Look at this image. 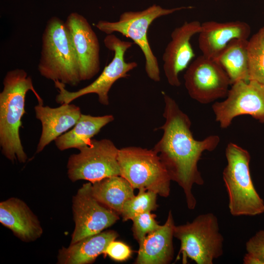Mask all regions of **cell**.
<instances>
[{
  "mask_svg": "<svg viewBox=\"0 0 264 264\" xmlns=\"http://www.w3.org/2000/svg\"><path fill=\"white\" fill-rule=\"evenodd\" d=\"M162 94L165 121L158 129L163 130V133L153 150L158 154L171 180L182 189L188 208L193 210L197 205L192 192L193 185L204 183L198 169V162L204 152H212L217 147L220 138L217 135H211L202 140L195 139L189 116L173 98L164 92Z\"/></svg>",
  "mask_w": 264,
  "mask_h": 264,
  "instance_id": "obj_1",
  "label": "cell"
},
{
  "mask_svg": "<svg viewBox=\"0 0 264 264\" xmlns=\"http://www.w3.org/2000/svg\"><path fill=\"white\" fill-rule=\"evenodd\" d=\"M0 93V146L1 153L9 160L25 163L27 155L20 137V128L25 110V96L31 90L38 104L43 100L35 89L32 80L22 69L8 71L3 81Z\"/></svg>",
  "mask_w": 264,
  "mask_h": 264,
  "instance_id": "obj_2",
  "label": "cell"
},
{
  "mask_svg": "<svg viewBox=\"0 0 264 264\" xmlns=\"http://www.w3.org/2000/svg\"><path fill=\"white\" fill-rule=\"evenodd\" d=\"M38 66L44 77L70 86L81 82L77 53L66 22L52 17L47 22L42 38Z\"/></svg>",
  "mask_w": 264,
  "mask_h": 264,
  "instance_id": "obj_3",
  "label": "cell"
},
{
  "mask_svg": "<svg viewBox=\"0 0 264 264\" xmlns=\"http://www.w3.org/2000/svg\"><path fill=\"white\" fill-rule=\"evenodd\" d=\"M225 153L227 164L222 178L230 214L233 216H254L264 213V201L257 192L250 175L249 153L230 142Z\"/></svg>",
  "mask_w": 264,
  "mask_h": 264,
  "instance_id": "obj_4",
  "label": "cell"
},
{
  "mask_svg": "<svg viewBox=\"0 0 264 264\" xmlns=\"http://www.w3.org/2000/svg\"><path fill=\"white\" fill-rule=\"evenodd\" d=\"M193 8L192 6H188L167 9L159 5L153 4L141 11L125 12L120 15L117 21L100 20L95 24V26L107 35L118 32L132 39L139 47L144 55L147 76L154 82H159L160 75L158 63L148 39L149 27L159 17Z\"/></svg>",
  "mask_w": 264,
  "mask_h": 264,
  "instance_id": "obj_5",
  "label": "cell"
},
{
  "mask_svg": "<svg viewBox=\"0 0 264 264\" xmlns=\"http://www.w3.org/2000/svg\"><path fill=\"white\" fill-rule=\"evenodd\" d=\"M118 161L120 176L134 189L144 188L164 198L169 196L171 177L153 149L122 148L119 149Z\"/></svg>",
  "mask_w": 264,
  "mask_h": 264,
  "instance_id": "obj_6",
  "label": "cell"
},
{
  "mask_svg": "<svg viewBox=\"0 0 264 264\" xmlns=\"http://www.w3.org/2000/svg\"><path fill=\"white\" fill-rule=\"evenodd\" d=\"M174 236L180 242L178 254L197 264H212L223 253L224 238L212 213L200 214L191 222L175 225Z\"/></svg>",
  "mask_w": 264,
  "mask_h": 264,
  "instance_id": "obj_7",
  "label": "cell"
},
{
  "mask_svg": "<svg viewBox=\"0 0 264 264\" xmlns=\"http://www.w3.org/2000/svg\"><path fill=\"white\" fill-rule=\"evenodd\" d=\"M103 42L106 48L114 53L111 61L95 81L76 91H68L65 84L59 81H54L59 91L55 98L57 103H70L84 95L94 93L98 95L100 104L109 105V92L113 84L119 79L128 77L129 72L136 68L138 64L135 62H127L125 59L126 51L132 46L133 43L123 41L113 34L107 35Z\"/></svg>",
  "mask_w": 264,
  "mask_h": 264,
  "instance_id": "obj_8",
  "label": "cell"
},
{
  "mask_svg": "<svg viewBox=\"0 0 264 264\" xmlns=\"http://www.w3.org/2000/svg\"><path fill=\"white\" fill-rule=\"evenodd\" d=\"M78 150L79 153L70 155L67 163V176L71 181L86 180L93 182L120 176L119 149L110 140L92 139Z\"/></svg>",
  "mask_w": 264,
  "mask_h": 264,
  "instance_id": "obj_9",
  "label": "cell"
},
{
  "mask_svg": "<svg viewBox=\"0 0 264 264\" xmlns=\"http://www.w3.org/2000/svg\"><path fill=\"white\" fill-rule=\"evenodd\" d=\"M226 97L212 106L221 129L227 128L234 118L242 115L264 123V85L253 80L239 81L231 85Z\"/></svg>",
  "mask_w": 264,
  "mask_h": 264,
  "instance_id": "obj_10",
  "label": "cell"
},
{
  "mask_svg": "<svg viewBox=\"0 0 264 264\" xmlns=\"http://www.w3.org/2000/svg\"><path fill=\"white\" fill-rule=\"evenodd\" d=\"M186 69L184 75L185 87L192 99L206 104L226 97L231 83L217 61L202 55Z\"/></svg>",
  "mask_w": 264,
  "mask_h": 264,
  "instance_id": "obj_11",
  "label": "cell"
},
{
  "mask_svg": "<svg viewBox=\"0 0 264 264\" xmlns=\"http://www.w3.org/2000/svg\"><path fill=\"white\" fill-rule=\"evenodd\" d=\"M72 209L75 227L70 243L99 233L119 219L118 214L94 197L90 182L83 184L73 196Z\"/></svg>",
  "mask_w": 264,
  "mask_h": 264,
  "instance_id": "obj_12",
  "label": "cell"
},
{
  "mask_svg": "<svg viewBox=\"0 0 264 264\" xmlns=\"http://www.w3.org/2000/svg\"><path fill=\"white\" fill-rule=\"evenodd\" d=\"M201 24L197 21L185 22L171 33V40L162 56L164 74L171 86H180L179 73L188 67L195 57L190 40L194 35L199 33Z\"/></svg>",
  "mask_w": 264,
  "mask_h": 264,
  "instance_id": "obj_13",
  "label": "cell"
},
{
  "mask_svg": "<svg viewBox=\"0 0 264 264\" xmlns=\"http://www.w3.org/2000/svg\"><path fill=\"white\" fill-rule=\"evenodd\" d=\"M77 53L81 81L89 80L100 71V46L97 35L88 20L71 13L66 21Z\"/></svg>",
  "mask_w": 264,
  "mask_h": 264,
  "instance_id": "obj_14",
  "label": "cell"
},
{
  "mask_svg": "<svg viewBox=\"0 0 264 264\" xmlns=\"http://www.w3.org/2000/svg\"><path fill=\"white\" fill-rule=\"evenodd\" d=\"M250 25L243 21H206L201 24L198 47L204 57L215 60L228 43L236 39H248Z\"/></svg>",
  "mask_w": 264,
  "mask_h": 264,
  "instance_id": "obj_15",
  "label": "cell"
},
{
  "mask_svg": "<svg viewBox=\"0 0 264 264\" xmlns=\"http://www.w3.org/2000/svg\"><path fill=\"white\" fill-rule=\"evenodd\" d=\"M34 110L36 118L42 124L37 153L41 152L51 142L73 127L82 114L78 106L70 103L62 104L57 108L38 104Z\"/></svg>",
  "mask_w": 264,
  "mask_h": 264,
  "instance_id": "obj_16",
  "label": "cell"
},
{
  "mask_svg": "<svg viewBox=\"0 0 264 264\" xmlns=\"http://www.w3.org/2000/svg\"><path fill=\"white\" fill-rule=\"evenodd\" d=\"M0 222L26 242L35 241L43 232L36 216L23 201L16 198L0 202Z\"/></svg>",
  "mask_w": 264,
  "mask_h": 264,
  "instance_id": "obj_17",
  "label": "cell"
},
{
  "mask_svg": "<svg viewBox=\"0 0 264 264\" xmlns=\"http://www.w3.org/2000/svg\"><path fill=\"white\" fill-rule=\"evenodd\" d=\"M174 220L171 211L165 223L148 235L139 245L136 264H168L174 258Z\"/></svg>",
  "mask_w": 264,
  "mask_h": 264,
  "instance_id": "obj_18",
  "label": "cell"
},
{
  "mask_svg": "<svg viewBox=\"0 0 264 264\" xmlns=\"http://www.w3.org/2000/svg\"><path fill=\"white\" fill-rule=\"evenodd\" d=\"M118 234L114 230L102 231L62 247L57 255V264H88L95 261L98 256L104 254L110 242L115 240Z\"/></svg>",
  "mask_w": 264,
  "mask_h": 264,
  "instance_id": "obj_19",
  "label": "cell"
},
{
  "mask_svg": "<svg viewBox=\"0 0 264 264\" xmlns=\"http://www.w3.org/2000/svg\"><path fill=\"white\" fill-rule=\"evenodd\" d=\"M113 120L114 117L111 114L95 116L82 113L71 130L54 140L55 145L60 151L78 149L88 144L93 136Z\"/></svg>",
  "mask_w": 264,
  "mask_h": 264,
  "instance_id": "obj_20",
  "label": "cell"
},
{
  "mask_svg": "<svg viewBox=\"0 0 264 264\" xmlns=\"http://www.w3.org/2000/svg\"><path fill=\"white\" fill-rule=\"evenodd\" d=\"M91 183L94 197L120 215L125 202L135 196L134 188L121 176L107 177Z\"/></svg>",
  "mask_w": 264,
  "mask_h": 264,
  "instance_id": "obj_21",
  "label": "cell"
},
{
  "mask_svg": "<svg viewBox=\"0 0 264 264\" xmlns=\"http://www.w3.org/2000/svg\"><path fill=\"white\" fill-rule=\"evenodd\" d=\"M248 39L230 42L215 60L228 75L231 85L239 81H249Z\"/></svg>",
  "mask_w": 264,
  "mask_h": 264,
  "instance_id": "obj_22",
  "label": "cell"
},
{
  "mask_svg": "<svg viewBox=\"0 0 264 264\" xmlns=\"http://www.w3.org/2000/svg\"><path fill=\"white\" fill-rule=\"evenodd\" d=\"M249 81L264 85V26L248 40Z\"/></svg>",
  "mask_w": 264,
  "mask_h": 264,
  "instance_id": "obj_23",
  "label": "cell"
},
{
  "mask_svg": "<svg viewBox=\"0 0 264 264\" xmlns=\"http://www.w3.org/2000/svg\"><path fill=\"white\" fill-rule=\"evenodd\" d=\"M157 196L154 192L144 188L139 189L137 195L124 204L120 215L123 220H132L140 214L155 210L158 207Z\"/></svg>",
  "mask_w": 264,
  "mask_h": 264,
  "instance_id": "obj_24",
  "label": "cell"
},
{
  "mask_svg": "<svg viewBox=\"0 0 264 264\" xmlns=\"http://www.w3.org/2000/svg\"><path fill=\"white\" fill-rule=\"evenodd\" d=\"M156 215L151 212H146L134 217L132 231L134 239L140 245L149 234L157 230L161 225L155 220Z\"/></svg>",
  "mask_w": 264,
  "mask_h": 264,
  "instance_id": "obj_25",
  "label": "cell"
},
{
  "mask_svg": "<svg viewBox=\"0 0 264 264\" xmlns=\"http://www.w3.org/2000/svg\"><path fill=\"white\" fill-rule=\"evenodd\" d=\"M132 250L126 243L113 240L108 245L104 254L109 256L112 260L123 262L131 257Z\"/></svg>",
  "mask_w": 264,
  "mask_h": 264,
  "instance_id": "obj_26",
  "label": "cell"
},
{
  "mask_svg": "<svg viewBox=\"0 0 264 264\" xmlns=\"http://www.w3.org/2000/svg\"><path fill=\"white\" fill-rule=\"evenodd\" d=\"M247 253L260 258L264 263V230H261L251 237L245 243Z\"/></svg>",
  "mask_w": 264,
  "mask_h": 264,
  "instance_id": "obj_27",
  "label": "cell"
},
{
  "mask_svg": "<svg viewBox=\"0 0 264 264\" xmlns=\"http://www.w3.org/2000/svg\"><path fill=\"white\" fill-rule=\"evenodd\" d=\"M242 261L244 264H264L258 257L247 252L244 255Z\"/></svg>",
  "mask_w": 264,
  "mask_h": 264,
  "instance_id": "obj_28",
  "label": "cell"
}]
</instances>
